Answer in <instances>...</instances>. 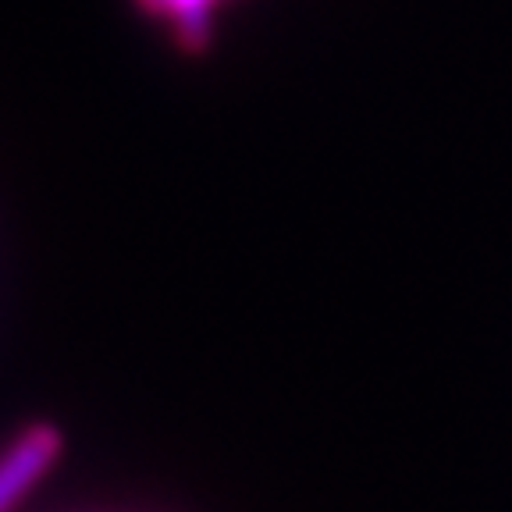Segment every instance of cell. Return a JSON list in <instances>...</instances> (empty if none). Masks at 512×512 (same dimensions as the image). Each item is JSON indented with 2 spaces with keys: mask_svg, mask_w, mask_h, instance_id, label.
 Here are the masks:
<instances>
[{
  "mask_svg": "<svg viewBox=\"0 0 512 512\" xmlns=\"http://www.w3.org/2000/svg\"><path fill=\"white\" fill-rule=\"evenodd\" d=\"M61 434L50 424H32L0 448V512H11L57 463Z\"/></svg>",
  "mask_w": 512,
  "mask_h": 512,
  "instance_id": "cell-1",
  "label": "cell"
},
{
  "mask_svg": "<svg viewBox=\"0 0 512 512\" xmlns=\"http://www.w3.org/2000/svg\"><path fill=\"white\" fill-rule=\"evenodd\" d=\"M136 4L143 15L168 25L178 47L200 54L214 36V8L221 0H136Z\"/></svg>",
  "mask_w": 512,
  "mask_h": 512,
  "instance_id": "cell-2",
  "label": "cell"
}]
</instances>
